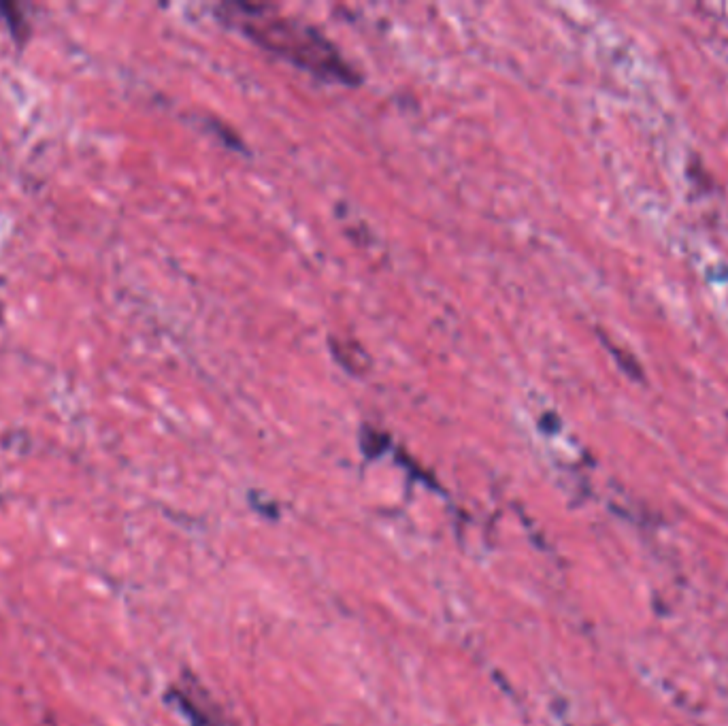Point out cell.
<instances>
[{
	"mask_svg": "<svg viewBox=\"0 0 728 726\" xmlns=\"http://www.w3.org/2000/svg\"><path fill=\"white\" fill-rule=\"evenodd\" d=\"M222 15L247 37L286 60L299 64L301 69L316 73L324 79L356 84L352 66L347 64L335 45L326 41L318 30L290 18L273 13V7L264 5H224Z\"/></svg>",
	"mask_w": 728,
	"mask_h": 726,
	"instance_id": "6da1fadb",
	"label": "cell"
}]
</instances>
